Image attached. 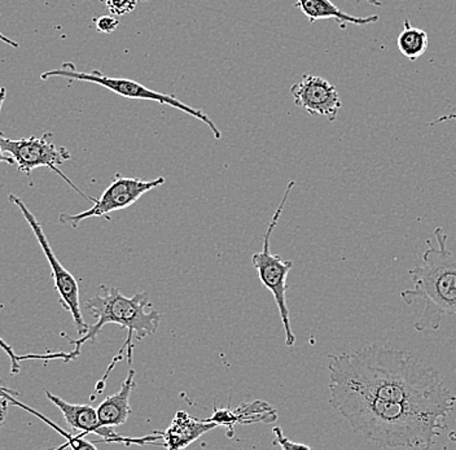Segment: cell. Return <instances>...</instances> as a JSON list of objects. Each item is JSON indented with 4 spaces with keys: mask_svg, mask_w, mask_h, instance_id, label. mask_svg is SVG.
<instances>
[{
    "mask_svg": "<svg viewBox=\"0 0 456 450\" xmlns=\"http://www.w3.org/2000/svg\"><path fill=\"white\" fill-rule=\"evenodd\" d=\"M0 349L8 356L11 361V374L17 375L21 372V363L22 361L28 360H62L65 363L74 360L73 353L71 352H59V353H47V355H27L20 356L14 352L13 347L10 346L7 341L0 336Z\"/></svg>",
    "mask_w": 456,
    "mask_h": 450,
    "instance_id": "obj_17",
    "label": "cell"
},
{
    "mask_svg": "<svg viewBox=\"0 0 456 450\" xmlns=\"http://www.w3.org/2000/svg\"><path fill=\"white\" fill-rule=\"evenodd\" d=\"M428 34L423 29L412 27L410 20H404L403 30L399 33L397 45L399 53L411 61H416L428 50Z\"/></svg>",
    "mask_w": 456,
    "mask_h": 450,
    "instance_id": "obj_16",
    "label": "cell"
},
{
    "mask_svg": "<svg viewBox=\"0 0 456 450\" xmlns=\"http://www.w3.org/2000/svg\"><path fill=\"white\" fill-rule=\"evenodd\" d=\"M293 102L313 116L326 117L330 121L338 119L341 110V98L335 85L322 77L305 74L301 81L292 85Z\"/></svg>",
    "mask_w": 456,
    "mask_h": 450,
    "instance_id": "obj_11",
    "label": "cell"
},
{
    "mask_svg": "<svg viewBox=\"0 0 456 450\" xmlns=\"http://www.w3.org/2000/svg\"><path fill=\"white\" fill-rule=\"evenodd\" d=\"M366 2H369L370 4L376 5V7H381V5L384 4V3L381 2V0H366Z\"/></svg>",
    "mask_w": 456,
    "mask_h": 450,
    "instance_id": "obj_24",
    "label": "cell"
},
{
    "mask_svg": "<svg viewBox=\"0 0 456 450\" xmlns=\"http://www.w3.org/2000/svg\"><path fill=\"white\" fill-rule=\"evenodd\" d=\"M164 184V176L144 181V179L116 176L100 198H91V201H94L93 208L78 215L62 213L60 215L59 221L73 227L78 226L81 222L88 218L102 217L110 221V213L126 209L135 204L142 195Z\"/></svg>",
    "mask_w": 456,
    "mask_h": 450,
    "instance_id": "obj_9",
    "label": "cell"
},
{
    "mask_svg": "<svg viewBox=\"0 0 456 450\" xmlns=\"http://www.w3.org/2000/svg\"><path fill=\"white\" fill-rule=\"evenodd\" d=\"M437 246L427 241L423 264L410 270L412 289L401 292L406 306L423 301L424 309L415 322L419 332L440 329L444 318L452 317L456 322V252L447 248V233L444 227L433 232Z\"/></svg>",
    "mask_w": 456,
    "mask_h": 450,
    "instance_id": "obj_3",
    "label": "cell"
},
{
    "mask_svg": "<svg viewBox=\"0 0 456 450\" xmlns=\"http://www.w3.org/2000/svg\"><path fill=\"white\" fill-rule=\"evenodd\" d=\"M8 199H10L11 203L19 207L22 216L27 219L31 232L36 235L37 241H38L39 246H41L43 253H45V258H47L48 264H50L53 279V282H55V289L57 293H59L60 304H61V307H64L67 312H69L71 317H73L78 338L79 336L86 335V332L88 331V324L86 323L84 320L81 304H79L78 282L62 266L61 262L56 258L55 252H53L47 236H45V232H43L42 225L39 224L36 216L30 212V209H28L27 204L24 203V200L20 199L19 196L12 195V193L8 196Z\"/></svg>",
    "mask_w": 456,
    "mask_h": 450,
    "instance_id": "obj_7",
    "label": "cell"
},
{
    "mask_svg": "<svg viewBox=\"0 0 456 450\" xmlns=\"http://www.w3.org/2000/svg\"><path fill=\"white\" fill-rule=\"evenodd\" d=\"M449 438L452 443H456V432H450Z\"/></svg>",
    "mask_w": 456,
    "mask_h": 450,
    "instance_id": "obj_25",
    "label": "cell"
},
{
    "mask_svg": "<svg viewBox=\"0 0 456 450\" xmlns=\"http://www.w3.org/2000/svg\"><path fill=\"white\" fill-rule=\"evenodd\" d=\"M150 306V296L147 292L136 293L133 298H127L121 292V290L107 287L104 284L99 287L95 296L86 301L85 309L90 312L98 322L93 326H88V331L86 332V335L79 336L76 340L69 339V343L74 346V349L71 350L74 360L81 356L82 347L86 343H88V341L95 343L102 327L107 326V324H118L122 329L127 330L126 341L119 349V353L114 358L113 363L108 367L104 377L96 384V392L102 393L104 391L108 375L110 374L116 364L122 360L124 350H127V364L128 367H131V364H133L134 336L138 340H142L148 336L156 334L162 315L157 310H147Z\"/></svg>",
    "mask_w": 456,
    "mask_h": 450,
    "instance_id": "obj_4",
    "label": "cell"
},
{
    "mask_svg": "<svg viewBox=\"0 0 456 450\" xmlns=\"http://www.w3.org/2000/svg\"><path fill=\"white\" fill-rule=\"evenodd\" d=\"M119 21L113 16H102L96 20V30L100 33L110 34L118 28Z\"/></svg>",
    "mask_w": 456,
    "mask_h": 450,
    "instance_id": "obj_20",
    "label": "cell"
},
{
    "mask_svg": "<svg viewBox=\"0 0 456 450\" xmlns=\"http://www.w3.org/2000/svg\"><path fill=\"white\" fill-rule=\"evenodd\" d=\"M452 119H456V113H450V115L442 116L440 119H436L433 124H438V122H444V121H452Z\"/></svg>",
    "mask_w": 456,
    "mask_h": 450,
    "instance_id": "obj_22",
    "label": "cell"
},
{
    "mask_svg": "<svg viewBox=\"0 0 456 450\" xmlns=\"http://www.w3.org/2000/svg\"><path fill=\"white\" fill-rule=\"evenodd\" d=\"M216 427L218 424L216 421L198 420L191 417L188 413L178 412L167 431L161 432L162 443L159 446L170 450L184 449Z\"/></svg>",
    "mask_w": 456,
    "mask_h": 450,
    "instance_id": "obj_12",
    "label": "cell"
},
{
    "mask_svg": "<svg viewBox=\"0 0 456 450\" xmlns=\"http://www.w3.org/2000/svg\"><path fill=\"white\" fill-rule=\"evenodd\" d=\"M112 15L125 16L135 10L138 0H105Z\"/></svg>",
    "mask_w": 456,
    "mask_h": 450,
    "instance_id": "obj_18",
    "label": "cell"
},
{
    "mask_svg": "<svg viewBox=\"0 0 456 450\" xmlns=\"http://www.w3.org/2000/svg\"><path fill=\"white\" fill-rule=\"evenodd\" d=\"M5 94H7L5 87H0V110H2L3 102H4ZM3 162H5V164H13L14 160L11 156H5L2 147H0V164H3Z\"/></svg>",
    "mask_w": 456,
    "mask_h": 450,
    "instance_id": "obj_21",
    "label": "cell"
},
{
    "mask_svg": "<svg viewBox=\"0 0 456 450\" xmlns=\"http://www.w3.org/2000/svg\"><path fill=\"white\" fill-rule=\"evenodd\" d=\"M0 41L5 42V44L12 45V47H19V45H17L16 42H13L12 39L7 38V37L2 36V34H0Z\"/></svg>",
    "mask_w": 456,
    "mask_h": 450,
    "instance_id": "obj_23",
    "label": "cell"
},
{
    "mask_svg": "<svg viewBox=\"0 0 456 450\" xmlns=\"http://www.w3.org/2000/svg\"><path fill=\"white\" fill-rule=\"evenodd\" d=\"M330 404L356 435L379 448L428 449L447 429L446 417L407 404L379 400L330 386Z\"/></svg>",
    "mask_w": 456,
    "mask_h": 450,
    "instance_id": "obj_2",
    "label": "cell"
},
{
    "mask_svg": "<svg viewBox=\"0 0 456 450\" xmlns=\"http://www.w3.org/2000/svg\"><path fill=\"white\" fill-rule=\"evenodd\" d=\"M51 77H61V78L73 79V81L90 82V84L100 85V86L112 91L117 95L124 96V98L141 99V101H152L170 105V107L176 108V110L192 116L193 119H199V121H201L202 124L209 127L216 139H222L221 130L214 124L213 119L209 116L205 115L202 110H196V108L178 101L175 95L157 93V91L142 86L138 82L131 81V79L113 78V77L105 76V74L99 72V70H93L90 73L78 72L70 62H65L60 70H48V72L42 73L41 78L48 79Z\"/></svg>",
    "mask_w": 456,
    "mask_h": 450,
    "instance_id": "obj_6",
    "label": "cell"
},
{
    "mask_svg": "<svg viewBox=\"0 0 456 450\" xmlns=\"http://www.w3.org/2000/svg\"><path fill=\"white\" fill-rule=\"evenodd\" d=\"M295 184L293 181L288 184L283 198H281L279 207L276 208L275 213H273V218H271L269 227H267L266 233H265L264 248H262L261 252L255 253L252 258L253 266L258 272L262 284L271 290L276 307H278L279 315H281L284 326L285 346L288 348H292L296 344V335L293 332L292 324H290L289 309H288L287 306V278L290 269L293 267V262L283 260L281 256L273 255L270 252V238L271 233H273V229L278 225L279 218H281L288 198H289L290 191H292Z\"/></svg>",
    "mask_w": 456,
    "mask_h": 450,
    "instance_id": "obj_5",
    "label": "cell"
},
{
    "mask_svg": "<svg viewBox=\"0 0 456 450\" xmlns=\"http://www.w3.org/2000/svg\"><path fill=\"white\" fill-rule=\"evenodd\" d=\"M297 7L304 12V15L314 24L319 20L333 19L338 21L340 28L347 24L364 27L372 25L379 21V16L355 17L341 11L338 5L333 4L330 0H297Z\"/></svg>",
    "mask_w": 456,
    "mask_h": 450,
    "instance_id": "obj_15",
    "label": "cell"
},
{
    "mask_svg": "<svg viewBox=\"0 0 456 450\" xmlns=\"http://www.w3.org/2000/svg\"><path fill=\"white\" fill-rule=\"evenodd\" d=\"M45 393L48 400L59 407L70 429L81 432L84 436L95 434L104 438L102 443H121L127 446L155 444L156 440H161V432L159 431H155L152 435L142 436V438H127V436L116 434L112 427L100 426L98 410L95 407L67 403L64 398L59 397L50 391H45Z\"/></svg>",
    "mask_w": 456,
    "mask_h": 450,
    "instance_id": "obj_10",
    "label": "cell"
},
{
    "mask_svg": "<svg viewBox=\"0 0 456 450\" xmlns=\"http://www.w3.org/2000/svg\"><path fill=\"white\" fill-rule=\"evenodd\" d=\"M330 386L359 395L407 404L449 417L456 396L433 367L406 350L370 346L330 358Z\"/></svg>",
    "mask_w": 456,
    "mask_h": 450,
    "instance_id": "obj_1",
    "label": "cell"
},
{
    "mask_svg": "<svg viewBox=\"0 0 456 450\" xmlns=\"http://www.w3.org/2000/svg\"><path fill=\"white\" fill-rule=\"evenodd\" d=\"M210 421H216L218 426H226L232 430L235 424L273 423L278 420V413L273 406L265 401H253V403L241 404V405L227 407V409H216Z\"/></svg>",
    "mask_w": 456,
    "mask_h": 450,
    "instance_id": "obj_13",
    "label": "cell"
},
{
    "mask_svg": "<svg viewBox=\"0 0 456 450\" xmlns=\"http://www.w3.org/2000/svg\"><path fill=\"white\" fill-rule=\"evenodd\" d=\"M273 434L275 436L273 441V446H281V449H312L309 446H306V444L295 443V441H290L289 438H285L281 427H275V429L273 430Z\"/></svg>",
    "mask_w": 456,
    "mask_h": 450,
    "instance_id": "obj_19",
    "label": "cell"
},
{
    "mask_svg": "<svg viewBox=\"0 0 456 450\" xmlns=\"http://www.w3.org/2000/svg\"><path fill=\"white\" fill-rule=\"evenodd\" d=\"M50 134H43L41 138L30 136L24 139H8L0 135V147L3 152L8 153L19 168V172L30 176L31 172L37 168H48V169L55 172L57 176H61L65 182L82 196L91 201L90 196H86L73 182L68 178L59 165L64 164L65 161L70 160L71 155L68 152L67 148L57 147L55 143L48 141Z\"/></svg>",
    "mask_w": 456,
    "mask_h": 450,
    "instance_id": "obj_8",
    "label": "cell"
},
{
    "mask_svg": "<svg viewBox=\"0 0 456 450\" xmlns=\"http://www.w3.org/2000/svg\"><path fill=\"white\" fill-rule=\"evenodd\" d=\"M136 389L135 370L128 369L127 377L121 389L110 397L105 398L98 410L99 423L102 427H117L126 423L131 414L130 396Z\"/></svg>",
    "mask_w": 456,
    "mask_h": 450,
    "instance_id": "obj_14",
    "label": "cell"
}]
</instances>
